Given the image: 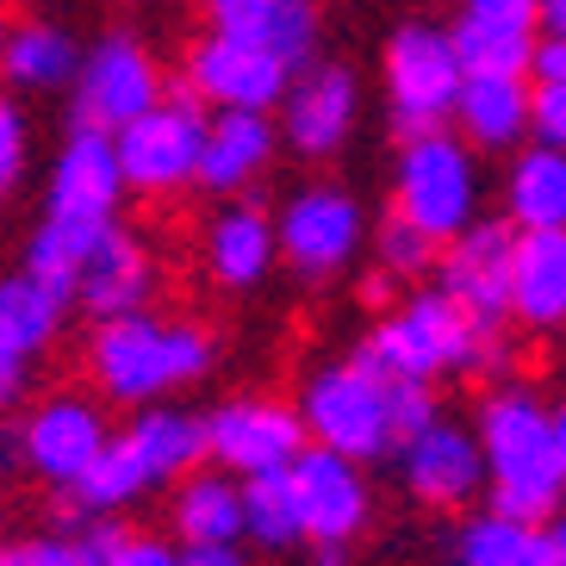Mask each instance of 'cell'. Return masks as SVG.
<instances>
[{
    "mask_svg": "<svg viewBox=\"0 0 566 566\" xmlns=\"http://www.w3.org/2000/svg\"><path fill=\"white\" fill-rule=\"evenodd\" d=\"M485 499L511 516L548 523L566 499V411L530 380H492L473 411Z\"/></svg>",
    "mask_w": 566,
    "mask_h": 566,
    "instance_id": "1",
    "label": "cell"
},
{
    "mask_svg": "<svg viewBox=\"0 0 566 566\" xmlns=\"http://www.w3.org/2000/svg\"><path fill=\"white\" fill-rule=\"evenodd\" d=\"M218 361V336L200 317H156L144 312H118L101 317L87 336V380L94 392L113 405H163L181 386H200Z\"/></svg>",
    "mask_w": 566,
    "mask_h": 566,
    "instance_id": "2",
    "label": "cell"
},
{
    "mask_svg": "<svg viewBox=\"0 0 566 566\" xmlns=\"http://www.w3.org/2000/svg\"><path fill=\"white\" fill-rule=\"evenodd\" d=\"M480 324L461 312V305L442 293V286H417L405 293L392 312L361 336V361L386 380H454V374H473V349H480Z\"/></svg>",
    "mask_w": 566,
    "mask_h": 566,
    "instance_id": "3",
    "label": "cell"
},
{
    "mask_svg": "<svg viewBox=\"0 0 566 566\" xmlns=\"http://www.w3.org/2000/svg\"><path fill=\"white\" fill-rule=\"evenodd\" d=\"M480 200H485L480 150H467L449 125L411 132L399 144V163H392V218L423 231L436 250L480 218Z\"/></svg>",
    "mask_w": 566,
    "mask_h": 566,
    "instance_id": "4",
    "label": "cell"
},
{
    "mask_svg": "<svg viewBox=\"0 0 566 566\" xmlns=\"http://www.w3.org/2000/svg\"><path fill=\"white\" fill-rule=\"evenodd\" d=\"M293 411H300L305 442L317 449H336L361 467L392 454V392H386V374H374L361 355L312 367Z\"/></svg>",
    "mask_w": 566,
    "mask_h": 566,
    "instance_id": "5",
    "label": "cell"
},
{
    "mask_svg": "<svg viewBox=\"0 0 566 566\" xmlns=\"http://www.w3.org/2000/svg\"><path fill=\"white\" fill-rule=\"evenodd\" d=\"M200 132H206V113L187 87L181 94H163L156 106L125 118L118 132H106L125 193H137V200H175V193H187V187L200 181Z\"/></svg>",
    "mask_w": 566,
    "mask_h": 566,
    "instance_id": "6",
    "label": "cell"
},
{
    "mask_svg": "<svg viewBox=\"0 0 566 566\" xmlns=\"http://www.w3.org/2000/svg\"><path fill=\"white\" fill-rule=\"evenodd\" d=\"M361 250H367V212L349 187L336 181L293 187L286 206L274 212V255L300 281H336V274L355 268Z\"/></svg>",
    "mask_w": 566,
    "mask_h": 566,
    "instance_id": "7",
    "label": "cell"
},
{
    "mask_svg": "<svg viewBox=\"0 0 566 566\" xmlns=\"http://www.w3.org/2000/svg\"><path fill=\"white\" fill-rule=\"evenodd\" d=\"M380 75H386V118H392L399 137L449 125L454 94H461V56H454L442 25H430V19L399 25L380 51Z\"/></svg>",
    "mask_w": 566,
    "mask_h": 566,
    "instance_id": "8",
    "label": "cell"
},
{
    "mask_svg": "<svg viewBox=\"0 0 566 566\" xmlns=\"http://www.w3.org/2000/svg\"><path fill=\"white\" fill-rule=\"evenodd\" d=\"M75 94V125L87 132H118L125 118H137L144 106H156L168 94V75L156 63V51L137 32H106L94 44H82V63L69 75Z\"/></svg>",
    "mask_w": 566,
    "mask_h": 566,
    "instance_id": "9",
    "label": "cell"
},
{
    "mask_svg": "<svg viewBox=\"0 0 566 566\" xmlns=\"http://www.w3.org/2000/svg\"><path fill=\"white\" fill-rule=\"evenodd\" d=\"M274 113H281L274 132H281L286 150L305 156V163H331L361 125V82H355L349 63H317L312 56V63L286 69Z\"/></svg>",
    "mask_w": 566,
    "mask_h": 566,
    "instance_id": "10",
    "label": "cell"
},
{
    "mask_svg": "<svg viewBox=\"0 0 566 566\" xmlns=\"http://www.w3.org/2000/svg\"><path fill=\"white\" fill-rule=\"evenodd\" d=\"M200 436H206V461L224 467L231 480L281 473L305 449L293 399H274V392H237V399H224L212 417H200Z\"/></svg>",
    "mask_w": 566,
    "mask_h": 566,
    "instance_id": "11",
    "label": "cell"
},
{
    "mask_svg": "<svg viewBox=\"0 0 566 566\" xmlns=\"http://www.w3.org/2000/svg\"><path fill=\"white\" fill-rule=\"evenodd\" d=\"M106 436H113V423H106L101 399H87L75 386L44 392L19 417V473H38L44 485L69 492L87 473V461L106 449Z\"/></svg>",
    "mask_w": 566,
    "mask_h": 566,
    "instance_id": "12",
    "label": "cell"
},
{
    "mask_svg": "<svg viewBox=\"0 0 566 566\" xmlns=\"http://www.w3.org/2000/svg\"><path fill=\"white\" fill-rule=\"evenodd\" d=\"M286 485H293V511H300L305 542L349 548L355 535L374 523V485H367V467L349 461V454L305 442V449L286 461Z\"/></svg>",
    "mask_w": 566,
    "mask_h": 566,
    "instance_id": "13",
    "label": "cell"
},
{
    "mask_svg": "<svg viewBox=\"0 0 566 566\" xmlns=\"http://www.w3.org/2000/svg\"><path fill=\"white\" fill-rule=\"evenodd\" d=\"M399 480L423 511H467L485 492V467H480V442L467 423L436 411L430 423H417L411 436L392 442Z\"/></svg>",
    "mask_w": 566,
    "mask_h": 566,
    "instance_id": "14",
    "label": "cell"
},
{
    "mask_svg": "<svg viewBox=\"0 0 566 566\" xmlns=\"http://www.w3.org/2000/svg\"><path fill=\"white\" fill-rule=\"evenodd\" d=\"M156 286H163V262H156V250L137 231H125L118 218H106L101 237L87 243L82 268H75L69 305H82V312L101 324V317L156 305Z\"/></svg>",
    "mask_w": 566,
    "mask_h": 566,
    "instance_id": "15",
    "label": "cell"
},
{
    "mask_svg": "<svg viewBox=\"0 0 566 566\" xmlns=\"http://www.w3.org/2000/svg\"><path fill=\"white\" fill-rule=\"evenodd\" d=\"M511 224L504 218H473L467 231H454L436 262H442V293L461 305L480 331H499L511 317Z\"/></svg>",
    "mask_w": 566,
    "mask_h": 566,
    "instance_id": "16",
    "label": "cell"
},
{
    "mask_svg": "<svg viewBox=\"0 0 566 566\" xmlns=\"http://www.w3.org/2000/svg\"><path fill=\"white\" fill-rule=\"evenodd\" d=\"M63 317H69L63 293L32 281L25 268L0 281V411H13L25 399V386L38 380V367L51 361Z\"/></svg>",
    "mask_w": 566,
    "mask_h": 566,
    "instance_id": "17",
    "label": "cell"
},
{
    "mask_svg": "<svg viewBox=\"0 0 566 566\" xmlns=\"http://www.w3.org/2000/svg\"><path fill=\"white\" fill-rule=\"evenodd\" d=\"M181 87L200 106H212V113H224V106L274 113V101H281V87H286V63H274V56L255 51V44L206 32L200 44L187 51V82Z\"/></svg>",
    "mask_w": 566,
    "mask_h": 566,
    "instance_id": "18",
    "label": "cell"
},
{
    "mask_svg": "<svg viewBox=\"0 0 566 566\" xmlns=\"http://www.w3.org/2000/svg\"><path fill=\"white\" fill-rule=\"evenodd\" d=\"M206 25H212L218 38L255 44V51H268L286 69L312 63L317 38H324L317 0H206Z\"/></svg>",
    "mask_w": 566,
    "mask_h": 566,
    "instance_id": "19",
    "label": "cell"
},
{
    "mask_svg": "<svg viewBox=\"0 0 566 566\" xmlns=\"http://www.w3.org/2000/svg\"><path fill=\"white\" fill-rule=\"evenodd\" d=\"M200 262H206V274H212V286H224V293H255V286L281 268V255H274V218L255 200H243V193L224 200L206 218Z\"/></svg>",
    "mask_w": 566,
    "mask_h": 566,
    "instance_id": "20",
    "label": "cell"
},
{
    "mask_svg": "<svg viewBox=\"0 0 566 566\" xmlns=\"http://www.w3.org/2000/svg\"><path fill=\"white\" fill-rule=\"evenodd\" d=\"M281 156V132L268 113H243V106H224V113L206 118L200 132V181L193 187H212L224 200L250 193L268 168Z\"/></svg>",
    "mask_w": 566,
    "mask_h": 566,
    "instance_id": "21",
    "label": "cell"
},
{
    "mask_svg": "<svg viewBox=\"0 0 566 566\" xmlns=\"http://www.w3.org/2000/svg\"><path fill=\"white\" fill-rule=\"evenodd\" d=\"M118 200H125V181H118V163H113V137L106 132H75L63 137V150L51 163V181H44V212L51 218H113Z\"/></svg>",
    "mask_w": 566,
    "mask_h": 566,
    "instance_id": "22",
    "label": "cell"
},
{
    "mask_svg": "<svg viewBox=\"0 0 566 566\" xmlns=\"http://www.w3.org/2000/svg\"><path fill=\"white\" fill-rule=\"evenodd\" d=\"M511 317L535 336L566 324V237L560 231L511 237Z\"/></svg>",
    "mask_w": 566,
    "mask_h": 566,
    "instance_id": "23",
    "label": "cell"
},
{
    "mask_svg": "<svg viewBox=\"0 0 566 566\" xmlns=\"http://www.w3.org/2000/svg\"><path fill=\"white\" fill-rule=\"evenodd\" d=\"M454 125L467 150H516L530 144V75H461Z\"/></svg>",
    "mask_w": 566,
    "mask_h": 566,
    "instance_id": "24",
    "label": "cell"
},
{
    "mask_svg": "<svg viewBox=\"0 0 566 566\" xmlns=\"http://www.w3.org/2000/svg\"><path fill=\"white\" fill-rule=\"evenodd\" d=\"M560 542V523H535V516H511L499 504L461 516V530L449 535V566H542L548 548Z\"/></svg>",
    "mask_w": 566,
    "mask_h": 566,
    "instance_id": "25",
    "label": "cell"
},
{
    "mask_svg": "<svg viewBox=\"0 0 566 566\" xmlns=\"http://www.w3.org/2000/svg\"><path fill=\"white\" fill-rule=\"evenodd\" d=\"M75 63H82V38L56 19L0 25V75L13 94H56V87H69Z\"/></svg>",
    "mask_w": 566,
    "mask_h": 566,
    "instance_id": "26",
    "label": "cell"
},
{
    "mask_svg": "<svg viewBox=\"0 0 566 566\" xmlns=\"http://www.w3.org/2000/svg\"><path fill=\"white\" fill-rule=\"evenodd\" d=\"M168 530L187 542H237L243 535V511H237V480L224 467H187L168 485Z\"/></svg>",
    "mask_w": 566,
    "mask_h": 566,
    "instance_id": "27",
    "label": "cell"
},
{
    "mask_svg": "<svg viewBox=\"0 0 566 566\" xmlns=\"http://www.w3.org/2000/svg\"><path fill=\"white\" fill-rule=\"evenodd\" d=\"M504 224L511 231H566V156L554 144L516 150L504 175Z\"/></svg>",
    "mask_w": 566,
    "mask_h": 566,
    "instance_id": "28",
    "label": "cell"
},
{
    "mask_svg": "<svg viewBox=\"0 0 566 566\" xmlns=\"http://www.w3.org/2000/svg\"><path fill=\"white\" fill-rule=\"evenodd\" d=\"M125 442L144 454V467L156 473V485H175L187 467L206 461V436H200V417L181 411V405H137L132 423H125Z\"/></svg>",
    "mask_w": 566,
    "mask_h": 566,
    "instance_id": "29",
    "label": "cell"
},
{
    "mask_svg": "<svg viewBox=\"0 0 566 566\" xmlns=\"http://www.w3.org/2000/svg\"><path fill=\"white\" fill-rule=\"evenodd\" d=\"M237 511H243V535H250L262 554H286L300 548V511H293V485L281 473H255V480H237Z\"/></svg>",
    "mask_w": 566,
    "mask_h": 566,
    "instance_id": "30",
    "label": "cell"
},
{
    "mask_svg": "<svg viewBox=\"0 0 566 566\" xmlns=\"http://www.w3.org/2000/svg\"><path fill=\"white\" fill-rule=\"evenodd\" d=\"M101 224L106 218H38V231H32V243H25V274L32 281H44L51 293H63V305H69V286H75V268H82V255H87V243L101 237Z\"/></svg>",
    "mask_w": 566,
    "mask_h": 566,
    "instance_id": "31",
    "label": "cell"
},
{
    "mask_svg": "<svg viewBox=\"0 0 566 566\" xmlns=\"http://www.w3.org/2000/svg\"><path fill=\"white\" fill-rule=\"evenodd\" d=\"M367 243H374V286H367L374 300H380V293H392V286L423 281V274L436 268V243L423 231H411L405 218H386Z\"/></svg>",
    "mask_w": 566,
    "mask_h": 566,
    "instance_id": "32",
    "label": "cell"
},
{
    "mask_svg": "<svg viewBox=\"0 0 566 566\" xmlns=\"http://www.w3.org/2000/svg\"><path fill=\"white\" fill-rule=\"evenodd\" d=\"M87 542L101 566H175V542L150 530H94Z\"/></svg>",
    "mask_w": 566,
    "mask_h": 566,
    "instance_id": "33",
    "label": "cell"
},
{
    "mask_svg": "<svg viewBox=\"0 0 566 566\" xmlns=\"http://www.w3.org/2000/svg\"><path fill=\"white\" fill-rule=\"evenodd\" d=\"M530 137L560 150V137H566V82H535L530 87Z\"/></svg>",
    "mask_w": 566,
    "mask_h": 566,
    "instance_id": "34",
    "label": "cell"
},
{
    "mask_svg": "<svg viewBox=\"0 0 566 566\" xmlns=\"http://www.w3.org/2000/svg\"><path fill=\"white\" fill-rule=\"evenodd\" d=\"M386 392H392V442L442 411V405H436V386H423V380H386Z\"/></svg>",
    "mask_w": 566,
    "mask_h": 566,
    "instance_id": "35",
    "label": "cell"
},
{
    "mask_svg": "<svg viewBox=\"0 0 566 566\" xmlns=\"http://www.w3.org/2000/svg\"><path fill=\"white\" fill-rule=\"evenodd\" d=\"M19 566H101L87 535H38L19 548Z\"/></svg>",
    "mask_w": 566,
    "mask_h": 566,
    "instance_id": "36",
    "label": "cell"
},
{
    "mask_svg": "<svg viewBox=\"0 0 566 566\" xmlns=\"http://www.w3.org/2000/svg\"><path fill=\"white\" fill-rule=\"evenodd\" d=\"M25 144H32V132H25V113H19L7 94H0V187L19 181V168H25Z\"/></svg>",
    "mask_w": 566,
    "mask_h": 566,
    "instance_id": "37",
    "label": "cell"
},
{
    "mask_svg": "<svg viewBox=\"0 0 566 566\" xmlns=\"http://www.w3.org/2000/svg\"><path fill=\"white\" fill-rule=\"evenodd\" d=\"M461 19L511 25V32H535V0H461Z\"/></svg>",
    "mask_w": 566,
    "mask_h": 566,
    "instance_id": "38",
    "label": "cell"
},
{
    "mask_svg": "<svg viewBox=\"0 0 566 566\" xmlns=\"http://www.w3.org/2000/svg\"><path fill=\"white\" fill-rule=\"evenodd\" d=\"M175 566H250V554L237 542H187L175 548Z\"/></svg>",
    "mask_w": 566,
    "mask_h": 566,
    "instance_id": "39",
    "label": "cell"
},
{
    "mask_svg": "<svg viewBox=\"0 0 566 566\" xmlns=\"http://www.w3.org/2000/svg\"><path fill=\"white\" fill-rule=\"evenodd\" d=\"M523 75H535V82H566V44L560 38H535Z\"/></svg>",
    "mask_w": 566,
    "mask_h": 566,
    "instance_id": "40",
    "label": "cell"
},
{
    "mask_svg": "<svg viewBox=\"0 0 566 566\" xmlns=\"http://www.w3.org/2000/svg\"><path fill=\"white\" fill-rule=\"evenodd\" d=\"M7 473H19V423L0 411V480H7Z\"/></svg>",
    "mask_w": 566,
    "mask_h": 566,
    "instance_id": "41",
    "label": "cell"
},
{
    "mask_svg": "<svg viewBox=\"0 0 566 566\" xmlns=\"http://www.w3.org/2000/svg\"><path fill=\"white\" fill-rule=\"evenodd\" d=\"M535 25H542V38H560L566 32V0H535Z\"/></svg>",
    "mask_w": 566,
    "mask_h": 566,
    "instance_id": "42",
    "label": "cell"
},
{
    "mask_svg": "<svg viewBox=\"0 0 566 566\" xmlns=\"http://www.w3.org/2000/svg\"><path fill=\"white\" fill-rule=\"evenodd\" d=\"M312 566H349V548H331V542H317V560Z\"/></svg>",
    "mask_w": 566,
    "mask_h": 566,
    "instance_id": "43",
    "label": "cell"
},
{
    "mask_svg": "<svg viewBox=\"0 0 566 566\" xmlns=\"http://www.w3.org/2000/svg\"><path fill=\"white\" fill-rule=\"evenodd\" d=\"M0 566H19V548H0Z\"/></svg>",
    "mask_w": 566,
    "mask_h": 566,
    "instance_id": "44",
    "label": "cell"
},
{
    "mask_svg": "<svg viewBox=\"0 0 566 566\" xmlns=\"http://www.w3.org/2000/svg\"><path fill=\"white\" fill-rule=\"evenodd\" d=\"M0 523H7V499H0Z\"/></svg>",
    "mask_w": 566,
    "mask_h": 566,
    "instance_id": "45",
    "label": "cell"
},
{
    "mask_svg": "<svg viewBox=\"0 0 566 566\" xmlns=\"http://www.w3.org/2000/svg\"><path fill=\"white\" fill-rule=\"evenodd\" d=\"M0 193H7V187H0Z\"/></svg>",
    "mask_w": 566,
    "mask_h": 566,
    "instance_id": "46",
    "label": "cell"
}]
</instances>
